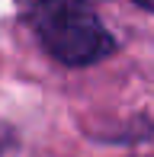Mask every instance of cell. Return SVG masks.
Here are the masks:
<instances>
[{
	"mask_svg": "<svg viewBox=\"0 0 154 157\" xmlns=\"http://www.w3.org/2000/svg\"><path fill=\"white\" fill-rule=\"evenodd\" d=\"M42 48L67 67H87L116 52L113 32L87 0H19Z\"/></svg>",
	"mask_w": 154,
	"mask_h": 157,
	"instance_id": "obj_1",
	"label": "cell"
},
{
	"mask_svg": "<svg viewBox=\"0 0 154 157\" xmlns=\"http://www.w3.org/2000/svg\"><path fill=\"white\" fill-rule=\"evenodd\" d=\"M138 6H144V10H154V0H135Z\"/></svg>",
	"mask_w": 154,
	"mask_h": 157,
	"instance_id": "obj_2",
	"label": "cell"
}]
</instances>
